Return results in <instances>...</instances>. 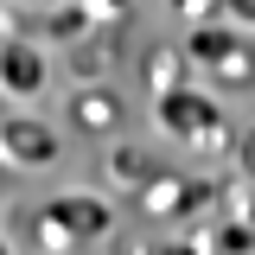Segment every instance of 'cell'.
<instances>
[{
  "mask_svg": "<svg viewBox=\"0 0 255 255\" xmlns=\"http://www.w3.org/2000/svg\"><path fill=\"white\" fill-rule=\"evenodd\" d=\"M38 83H45V64H38V51H19V45H6V51H0V90H38Z\"/></svg>",
  "mask_w": 255,
  "mask_h": 255,
  "instance_id": "2",
  "label": "cell"
},
{
  "mask_svg": "<svg viewBox=\"0 0 255 255\" xmlns=\"http://www.w3.org/2000/svg\"><path fill=\"white\" fill-rule=\"evenodd\" d=\"M51 223H70L77 236H96V230H109V204H96V198H64L45 211Z\"/></svg>",
  "mask_w": 255,
  "mask_h": 255,
  "instance_id": "3",
  "label": "cell"
},
{
  "mask_svg": "<svg viewBox=\"0 0 255 255\" xmlns=\"http://www.w3.org/2000/svg\"><path fill=\"white\" fill-rule=\"evenodd\" d=\"M70 115H77V122H90V128H109L115 122V102H109V96H77V102H70Z\"/></svg>",
  "mask_w": 255,
  "mask_h": 255,
  "instance_id": "4",
  "label": "cell"
},
{
  "mask_svg": "<svg viewBox=\"0 0 255 255\" xmlns=\"http://www.w3.org/2000/svg\"><path fill=\"white\" fill-rule=\"evenodd\" d=\"M0 153L45 166V159H58V140H51V134H38V122H0Z\"/></svg>",
  "mask_w": 255,
  "mask_h": 255,
  "instance_id": "1",
  "label": "cell"
}]
</instances>
